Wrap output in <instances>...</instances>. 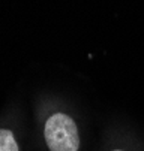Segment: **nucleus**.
<instances>
[{"label": "nucleus", "instance_id": "obj_3", "mask_svg": "<svg viewBox=\"0 0 144 151\" xmlns=\"http://www.w3.org/2000/svg\"><path fill=\"white\" fill-rule=\"evenodd\" d=\"M114 151H120V150H114Z\"/></svg>", "mask_w": 144, "mask_h": 151}, {"label": "nucleus", "instance_id": "obj_2", "mask_svg": "<svg viewBox=\"0 0 144 151\" xmlns=\"http://www.w3.org/2000/svg\"><path fill=\"white\" fill-rule=\"evenodd\" d=\"M0 151H18V145L12 132L0 129Z\"/></svg>", "mask_w": 144, "mask_h": 151}, {"label": "nucleus", "instance_id": "obj_1", "mask_svg": "<svg viewBox=\"0 0 144 151\" xmlns=\"http://www.w3.org/2000/svg\"><path fill=\"white\" fill-rule=\"evenodd\" d=\"M45 141L50 151H78L80 136L74 120L57 112L45 123Z\"/></svg>", "mask_w": 144, "mask_h": 151}]
</instances>
